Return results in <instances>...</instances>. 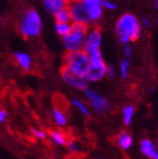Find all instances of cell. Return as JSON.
I'll return each instance as SVG.
<instances>
[{"mask_svg": "<svg viewBox=\"0 0 158 159\" xmlns=\"http://www.w3.org/2000/svg\"><path fill=\"white\" fill-rule=\"evenodd\" d=\"M115 30L118 37L126 36L133 42L139 39L141 35V23L133 13L125 12L117 19Z\"/></svg>", "mask_w": 158, "mask_h": 159, "instance_id": "6da1fadb", "label": "cell"}, {"mask_svg": "<svg viewBox=\"0 0 158 159\" xmlns=\"http://www.w3.org/2000/svg\"><path fill=\"white\" fill-rule=\"evenodd\" d=\"M43 21L41 15L33 9L26 11L19 22L18 31L24 38H34L41 33Z\"/></svg>", "mask_w": 158, "mask_h": 159, "instance_id": "7a4b0ae2", "label": "cell"}, {"mask_svg": "<svg viewBox=\"0 0 158 159\" xmlns=\"http://www.w3.org/2000/svg\"><path fill=\"white\" fill-rule=\"evenodd\" d=\"M89 26L84 24H73L71 31L62 38V42L66 52L84 50V40Z\"/></svg>", "mask_w": 158, "mask_h": 159, "instance_id": "3957f363", "label": "cell"}, {"mask_svg": "<svg viewBox=\"0 0 158 159\" xmlns=\"http://www.w3.org/2000/svg\"><path fill=\"white\" fill-rule=\"evenodd\" d=\"M89 66L88 55L84 50L66 52L64 57V67L79 76L85 77Z\"/></svg>", "mask_w": 158, "mask_h": 159, "instance_id": "277c9868", "label": "cell"}, {"mask_svg": "<svg viewBox=\"0 0 158 159\" xmlns=\"http://www.w3.org/2000/svg\"><path fill=\"white\" fill-rule=\"evenodd\" d=\"M84 92L88 106L97 114L105 115L111 110L112 105L110 102L102 94L97 93L94 89H90V88H86Z\"/></svg>", "mask_w": 158, "mask_h": 159, "instance_id": "5b68a950", "label": "cell"}, {"mask_svg": "<svg viewBox=\"0 0 158 159\" xmlns=\"http://www.w3.org/2000/svg\"><path fill=\"white\" fill-rule=\"evenodd\" d=\"M61 76L63 81L73 89L84 91L88 88V82L86 81L85 77L79 76L64 66L61 69Z\"/></svg>", "mask_w": 158, "mask_h": 159, "instance_id": "8992f818", "label": "cell"}, {"mask_svg": "<svg viewBox=\"0 0 158 159\" xmlns=\"http://www.w3.org/2000/svg\"><path fill=\"white\" fill-rule=\"evenodd\" d=\"M102 44V34L101 30L97 27H92L88 29V31L84 40V50L86 53L101 49Z\"/></svg>", "mask_w": 158, "mask_h": 159, "instance_id": "52a82bcc", "label": "cell"}, {"mask_svg": "<svg viewBox=\"0 0 158 159\" xmlns=\"http://www.w3.org/2000/svg\"><path fill=\"white\" fill-rule=\"evenodd\" d=\"M67 8L70 11L72 24H84L90 26L88 15L84 6V3L71 1L67 5Z\"/></svg>", "mask_w": 158, "mask_h": 159, "instance_id": "ba28073f", "label": "cell"}, {"mask_svg": "<svg viewBox=\"0 0 158 159\" xmlns=\"http://www.w3.org/2000/svg\"><path fill=\"white\" fill-rule=\"evenodd\" d=\"M83 3L87 12L90 25L96 24L100 21L103 15L102 3L97 1V0H85Z\"/></svg>", "mask_w": 158, "mask_h": 159, "instance_id": "9c48e42d", "label": "cell"}, {"mask_svg": "<svg viewBox=\"0 0 158 159\" xmlns=\"http://www.w3.org/2000/svg\"><path fill=\"white\" fill-rule=\"evenodd\" d=\"M105 70H106V63H101L97 65H90L89 69L85 75L86 81L89 83H97L106 77L105 76Z\"/></svg>", "mask_w": 158, "mask_h": 159, "instance_id": "30bf717a", "label": "cell"}, {"mask_svg": "<svg viewBox=\"0 0 158 159\" xmlns=\"http://www.w3.org/2000/svg\"><path fill=\"white\" fill-rule=\"evenodd\" d=\"M13 59L17 66L25 72H29L32 69V59L30 55L25 51H15Z\"/></svg>", "mask_w": 158, "mask_h": 159, "instance_id": "8fae6325", "label": "cell"}, {"mask_svg": "<svg viewBox=\"0 0 158 159\" xmlns=\"http://www.w3.org/2000/svg\"><path fill=\"white\" fill-rule=\"evenodd\" d=\"M141 153L149 159H158V150L154 142L149 138H143L139 143Z\"/></svg>", "mask_w": 158, "mask_h": 159, "instance_id": "7c38bea8", "label": "cell"}, {"mask_svg": "<svg viewBox=\"0 0 158 159\" xmlns=\"http://www.w3.org/2000/svg\"><path fill=\"white\" fill-rule=\"evenodd\" d=\"M115 143L118 148H120L121 150H124V151H127L133 146V135L128 131L122 130L115 135Z\"/></svg>", "mask_w": 158, "mask_h": 159, "instance_id": "4fadbf2b", "label": "cell"}, {"mask_svg": "<svg viewBox=\"0 0 158 159\" xmlns=\"http://www.w3.org/2000/svg\"><path fill=\"white\" fill-rule=\"evenodd\" d=\"M47 137H49L50 141L58 147L65 146L66 141L68 139L67 134L63 131V129H52L48 132Z\"/></svg>", "mask_w": 158, "mask_h": 159, "instance_id": "5bb4252c", "label": "cell"}, {"mask_svg": "<svg viewBox=\"0 0 158 159\" xmlns=\"http://www.w3.org/2000/svg\"><path fill=\"white\" fill-rule=\"evenodd\" d=\"M51 116L54 124L59 129H64L68 124V116L66 113L60 107H56L51 112Z\"/></svg>", "mask_w": 158, "mask_h": 159, "instance_id": "9a60e30c", "label": "cell"}, {"mask_svg": "<svg viewBox=\"0 0 158 159\" xmlns=\"http://www.w3.org/2000/svg\"><path fill=\"white\" fill-rule=\"evenodd\" d=\"M43 6L49 14L54 15L59 11L67 7V4L63 0H43Z\"/></svg>", "mask_w": 158, "mask_h": 159, "instance_id": "2e32d148", "label": "cell"}, {"mask_svg": "<svg viewBox=\"0 0 158 159\" xmlns=\"http://www.w3.org/2000/svg\"><path fill=\"white\" fill-rule=\"evenodd\" d=\"M71 106H73L76 110H78L83 116H90V108L88 104H86L84 102H83L82 99L74 98L70 101Z\"/></svg>", "mask_w": 158, "mask_h": 159, "instance_id": "e0dca14e", "label": "cell"}, {"mask_svg": "<svg viewBox=\"0 0 158 159\" xmlns=\"http://www.w3.org/2000/svg\"><path fill=\"white\" fill-rule=\"evenodd\" d=\"M134 113H135V109L133 105H126L125 107H123L122 109V120L125 126H129L131 125L133 118L134 116Z\"/></svg>", "mask_w": 158, "mask_h": 159, "instance_id": "ac0fdd59", "label": "cell"}, {"mask_svg": "<svg viewBox=\"0 0 158 159\" xmlns=\"http://www.w3.org/2000/svg\"><path fill=\"white\" fill-rule=\"evenodd\" d=\"M54 18L57 23H72L71 22V15L70 11L67 7L64 8L63 10L59 11L57 13H55Z\"/></svg>", "mask_w": 158, "mask_h": 159, "instance_id": "d6986e66", "label": "cell"}, {"mask_svg": "<svg viewBox=\"0 0 158 159\" xmlns=\"http://www.w3.org/2000/svg\"><path fill=\"white\" fill-rule=\"evenodd\" d=\"M72 26H73L72 23H57L56 22L54 30H55V32L59 36L63 38V37L66 36L71 31Z\"/></svg>", "mask_w": 158, "mask_h": 159, "instance_id": "ffe728a7", "label": "cell"}, {"mask_svg": "<svg viewBox=\"0 0 158 159\" xmlns=\"http://www.w3.org/2000/svg\"><path fill=\"white\" fill-rule=\"evenodd\" d=\"M130 67H131V63L129 61V59H122L120 63V76L121 78V80H127L129 77V73H130Z\"/></svg>", "mask_w": 158, "mask_h": 159, "instance_id": "44dd1931", "label": "cell"}, {"mask_svg": "<svg viewBox=\"0 0 158 159\" xmlns=\"http://www.w3.org/2000/svg\"><path fill=\"white\" fill-rule=\"evenodd\" d=\"M65 146L71 153H74V154L82 153V151H83L82 144L74 138H68Z\"/></svg>", "mask_w": 158, "mask_h": 159, "instance_id": "7402d4cb", "label": "cell"}, {"mask_svg": "<svg viewBox=\"0 0 158 159\" xmlns=\"http://www.w3.org/2000/svg\"><path fill=\"white\" fill-rule=\"evenodd\" d=\"M87 55H88L90 65H97V64H101V63L104 62L103 55H102L101 49L89 52V53H87Z\"/></svg>", "mask_w": 158, "mask_h": 159, "instance_id": "603a6c76", "label": "cell"}, {"mask_svg": "<svg viewBox=\"0 0 158 159\" xmlns=\"http://www.w3.org/2000/svg\"><path fill=\"white\" fill-rule=\"evenodd\" d=\"M31 134L34 138L38 139V140H45L47 137V133L43 129H38V128H32L31 129Z\"/></svg>", "mask_w": 158, "mask_h": 159, "instance_id": "cb8c5ba5", "label": "cell"}, {"mask_svg": "<svg viewBox=\"0 0 158 159\" xmlns=\"http://www.w3.org/2000/svg\"><path fill=\"white\" fill-rule=\"evenodd\" d=\"M102 6H103V9H106L108 11H115L117 9L116 3L112 1V0H103Z\"/></svg>", "mask_w": 158, "mask_h": 159, "instance_id": "d4e9b609", "label": "cell"}, {"mask_svg": "<svg viewBox=\"0 0 158 159\" xmlns=\"http://www.w3.org/2000/svg\"><path fill=\"white\" fill-rule=\"evenodd\" d=\"M115 74H116V70L115 68L112 66V65H109V64H106V70H105V76H107L108 78L110 79H113L115 77Z\"/></svg>", "mask_w": 158, "mask_h": 159, "instance_id": "484cf974", "label": "cell"}, {"mask_svg": "<svg viewBox=\"0 0 158 159\" xmlns=\"http://www.w3.org/2000/svg\"><path fill=\"white\" fill-rule=\"evenodd\" d=\"M8 118H9V113L5 109L0 108V124L6 123Z\"/></svg>", "mask_w": 158, "mask_h": 159, "instance_id": "4316f807", "label": "cell"}, {"mask_svg": "<svg viewBox=\"0 0 158 159\" xmlns=\"http://www.w3.org/2000/svg\"><path fill=\"white\" fill-rule=\"evenodd\" d=\"M123 54L126 59H130L133 55V48L129 45H124L123 46Z\"/></svg>", "mask_w": 158, "mask_h": 159, "instance_id": "83f0119b", "label": "cell"}, {"mask_svg": "<svg viewBox=\"0 0 158 159\" xmlns=\"http://www.w3.org/2000/svg\"><path fill=\"white\" fill-rule=\"evenodd\" d=\"M141 23V26H143V27H145L146 29H149V28H151V20L149 18V17H144V18H142V21L140 22Z\"/></svg>", "mask_w": 158, "mask_h": 159, "instance_id": "f1b7e54d", "label": "cell"}, {"mask_svg": "<svg viewBox=\"0 0 158 159\" xmlns=\"http://www.w3.org/2000/svg\"><path fill=\"white\" fill-rule=\"evenodd\" d=\"M152 6L156 11H158V0H152Z\"/></svg>", "mask_w": 158, "mask_h": 159, "instance_id": "f546056e", "label": "cell"}, {"mask_svg": "<svg viewBox=\"0 0 158 159\" xmlns=\"http://www.w3.org/2000/svg\"><path fill=\"white\" fill-rule=\"evenodd\" d=\"M153 142H154V145H155V147H156V149L158 150V135H157V137L155 138V140H154Z\"/></svg>", "mask_w": 158, "mask_h": 159, "instance_id": "4dcf8cb0", "label": "cell"}, {"mask_svg": "<svg viewBox=\"0 0 158 159\" xmlns=\"http://www.w3.org/2000/svg\"><path fill=\"white\" fill-rule=\"evenodd\" d=\"M72 1H74V2H80V3H83V2H84L85 0H72Z\"/></svg>", "mask_w": 158, "mask_h": 159, "instance_id": "1f68e13d", "label": "cell"}, {"mask_svg": "<svg viewBox=\"0 0 158 159\" xmlns=\"http://www.w3.org/2000/svg\"><path fill=\"white\" fill-rule=\"evenodd\" d=\"M63 1H64V2H65V3H66V4L68 5V4H69V3H70L71 1H72V0H63Z\"/></svg>", "mask_w": 158, "mask_h": 159, "instance_id": "d6a6232c", "label": "cell"}, {"mask_svg": "<svg viewBox=\"0 0 158 159\" xmlns=\"http://www.w3.org/2000/svg\"><path fill=\"white\" fill-rule=\"evenodd\" d=\"M154 23H155V25H156V26H158V18H157V19L155 20V21H154Z\"/></svg>", "mask_w": 158, "mask_h": 159, "instance_id": "836d02e7", "label": "cell"}, {"mask_svg": "<svg viewBox=\"0 0 158 159\" xmlns=\"http://www.w3.org/2000/svg\"><path fill=\"white\" fill-rule=\"evenodd\" d=\"M97 1H98V2H102V3L103 0H97Z\"/></svg>", "mask_w": 158, "mask_h": 159, "instance_id": "e575fe53", "label": "cell"}, {"mask_svg": "<svg viewBox=\"0 0 158 159\" xmlns=\"http://www.w3.org/2000/svg\"><path fill=\"white\" fill-rule=\"evenodd\" d=\"M100 159H105V158H100Z\"/></svg>", "mask_w": 158, "mask_h": 159, "instance_id": "d590c367", "label": "cell"}]
</instances>
